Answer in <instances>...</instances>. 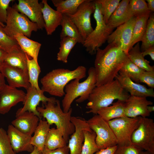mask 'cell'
I'll list each match as a JSON object with an SVG mask.
<instances>
[{"mask_svg": "<svg viewBox=\"0 0 154 154\" xmlns=\"http://www.w3.org/2000/svg\"><path fill=\"white\" fill-rule=\"evenodd\" d=\"M130 95L116 79L110 83L96 86L90 95L86 108L87 113L97 114L100 108L109 106L115 100L125 102Z\"/></svg>", "mask_w": 154, "mask_h": 154, "instance_id": "7a4b0ae2", "label": "cell"}, {"mask_svg": "<svg viewBox=\"0 0 154 154\" xmlns=\"http://www.w3.org/2000/svg\"><path fill=\"white\" fill-rule=\"evenodd\" d=\"M30 154H42V153L37 147L34 146L33 151Z\"/></svg>", "mask_w": 154, "mask_h": 154, "instance_id": "816d5d0a", "label": "cell"}, {"mask_svg": "<svg viewBox=\"0 0 154 154\" xmlns=\"http://www.w3.org/2000/svg\"><path fill=\"white\" fill-rule=\"evenodd\" d=\"M7 53L0 48V68L4 62Z\"/></svg>", "mask_w": 154, "mask_h": 154, "instance_id": "c3c4849f", "label": "cell"}, {"mask_svg": "<svg viewBox=\"0 0 154 154\" xmlns=\"http://www.w3.org/2000/svg\"><path fill=\"white\" fill-rule=\"evenodd\" d=\"M88 76L84 81L80 82V80L75 79L71 80L65 86V94L62 101L63 110L67 112L76 98L78 103L88 100L94 89L96 86V78L94 67H90L88 71Z\"/></svg>", "mask_w": 154, "mask_h": 154, "instance_id": "5b68a950", "label": "cell"}, {"mask_svg": "<svg viewBox=\"0 0 154 154\" xmlns=\"http://www.w3.org/2000/svg\"><path fill=\"white\" fill-rule=\"evenodd\" d=\"M139 154H151L150 153L147 151H144L141 150L140 151Z\"/></svg>", "mask_w": 154, "mask_h": 154, "instance_id": "db71d44e", "label": "cell"}, {"mask_svg": "<svg viewBox=\"0 0 154 154\" xmlns=\"http://www.w3.org/2000/svg\"><path fill=\"white\" fill-rule=\"evenodd\" d=\"M117 145L99 150L94 154H114Z\"/></svg>", "mask_w": 154, "mask_h": 154, "instance_id": "bcb514c9", "label": "cell"}, {"mask_svg": "<svg viewBox=\"0 0 154 154\" xmlns=\"http://www.w3.org/2000/svg\"><path fill=\"white\" fill-rule=\"evenodd\" d=\"M60 25L62 26L60 37V39L69 37L75 39L77 43H84L83 39L78 28L66 14H63Z\"/></svg>", "mask_w": 154, "mask_h": 154, "instance_id": "484cf974", "label": "cell"}, {"mask_svg": "<svg viewBox=\"0 0 154 154\" xmlns=\"http://www.w3.org/2000/svg\"><path fill=\"white\" fill-rule=\"evenodd\" d=\"M95 9L94 0H84L73 15H67L75 25L84 40L93 29L91 23L90 16Z\"/></svg>", "mask_w": 154, "mask_h": 154, "instance_id": "8fae6325", "label": "cell"}, {"mask_svg": "<svg viewBox=\"0 0 154 154\" xmlns=\"http://www.w3.org/2000/svg\"><path fill=\"white\" fill-rule=\"evenodd\" d=\"M129 1L122 0L120 1L106 24L109 27L114 29L130 19L128 14Z\"/></svg>", "mask_w": 154, "mask_h": 154, "instance_id": "cb8c5ba5", "label": "cell"}, {"mask_svg": "<svg viewBox=\"0 0 154 154\" xmlns=\"http://www.w3.org/2000/svg\"><path fill=\"white\" fill-rule=\"evenodd\" d=\"M18 4L12 7L19 12L26 16L33 23H36L39 29L44 28L42 9L43 4L38 0H19Z\"/></svg>", "mask_w": 154, "mask_h": 154, "instance_id": "5bb4252c", "label": "cell"}, {"mask_svg": "<svg viewBox=\"0 0 154 154\" xmlns=\"http://www.w3.org/2000/svg\"><path fill=\"white\" fill-rule=\"evenodd\" d=\"M125 102L118 100L116 102L112 103L111 106L100 109L97 111V114L107 121L125 116Z\"/></svg>", "mask_w": 154, "mask_h": 154, "instance_id": "83f0119b", "label": "cell"}, {"mask_svg": "<svg viewBox=\"0 0 154 154\" xmlns=\"http://www.w3.org/2000/svg\"><path fill=\"white\" fill-rule=\"evenodd\" d=\"M40 119L32 112H24L16 117L11 124L20 131L32 136L37 127Z\"/></svg>", "mask_w": 154, "mask_h": 154, "instance_id": "44dd1931", "label": "cell"}, {"mask_svg": "<svg viewBox=\"0 0 154 154\" xmlns=\"http://www.w3.org/2000/svg\"><path fill=\"white\" fill-rule=\"evenodd\" d=\"M70 120L74 125L75 130L68 141V145L70 154H81L84 141V131H92L84 119L72 116Z\"/></svg>", "mask_w": 154, "mask_h": 154, "instance_id": "9a60e30c", "label": "cell"}, {"mask_svg": "<svg viewBox=\"0 0 154 154\" xmlns=\"http://www.w3.org/2000/svg\"><path fill=\"white\" fill-rule=\"evenodd\" d=\"M18 45L15 38L7 35L3 30V27L0 24V48L8 53Z\"/></svg>", "mask_w": 154, "mask_h": 154, "instance_id": "ab89813d", "label": "cell"}, {"mask_svg": "<svg viewBox=\"0 0 154 154\" xmlns=\"http://www.w3.org/2000/svg\"><path fill=\"white\" fill-rule=\"evenodd\" d=\"M59 51L57 55V60L66 63L68 55L71 50L77 43L74 39L66 37L60 39Z\"/></svg>", "mask_w": 154, "mask_h": 154, "instance_id": "836d02e7", "label": "cell"}, {"mask_svg": "<svg viewBox=\"0 0 154 154\" xmlns=\"http://www.w3.org/2000/svg\"><path fill=\"white\" fill-rule=\"evenodd\" d=\"M42 9L44 28L48 35H51L58 26L60 25L63 14L53 9L48 4L46 0H42Z\"/></svg>", "mask_w": 154, "mask_h": 154, "instance_id": "7402d4cb", "label": "cell"}, {"mask_svg": "<svg viewBox=\"0 0 154 154\" xmlns=\"http://www.w3.org/2000/svg\"><path fill=\"white\" fill-rule=\"evenodd\" d=\"M147 6L149 11L153 12L154 11V0H147Z\"/></svg>", "mask_w": 154, "mask_h": 154, "instance_id": "681fc988", "label": "cell"}, {"mask_svg": "<svg viewBox=\"0 0 154 154\" xmlns=\"http://www.w3.org/2000/svg\"><path fill=\"white\" fill-rule=\"evenodd\" d=\"M14 37L25 53L29 57L38 61V54L41 44L21 34H17Z\"/></svg>", "mask_w": 154, "mask_h": 154, "instance_id": "d4e9b609", "label": "cell"}, {"mask_svg": "<svg viewBox=\"0 0 154 154\" xmlns=\"http://www.w3.org/2000/svg\"><path fill=\"white\" fill-rule=\"evenodd\" d=\"M26 93L22 90L6 84L0 92V114L7 113L18 103L23 102Z\"/></svg>", "mask_w": 154, "mask_h": 154, "instance_id": "e0dca14e", "label": "cell"}, {"mask_svg": "<svg viewBox=\"0 0 154 154\" xmlns=\"http://www.w3.org/2000/svg\"><path fill=\"white\" fill-rule=\"evenodd\" d=\"M149 11L145 0H130L128 8V14L130 19L143 14Z\"/></svg>", "mask_w": 154, "mask_h": 154, "instance_id": "f35d334b", "label": "cell"}, {"mask_svg": "<svg viewBox=\"0 0 154 154\" xmlns=\"http://www.w3.org/2000/svg\"><path fill=\"white\" fill-rule=\"evenodd\" d=\"M151 12L149 11L136 17L130 50L136 43L141 41L146 30L147 21Z\"/></svg>", "mask_w": 154, "mask_h": 154, "instance_id": "f1b7e54d", "label": "cell"}, {"mask_svg": "<svg viewBox=\"0 0 154 154\" xmlns=\"http://www.w3.org/2000/svg\"><path fill=\"white\" fill-rule=\"evenodd\" d=\"M0 154H16L12 147L7 132L0 128Z\"/></svg>", "mask_w": 154, "mask_h": 154, "instance_id": "60d3db41", "label": "cell"}, {"mask_svg": "<svg viewBox=\"0 0 154 154\" xmlns=\"http://www.w3.org/2000/svg\"><path fill=\"white\" fill-rule=\"evenodd\" d=\"M115 79L117 80L123 89L131 96L154 97L153 88H147L145 86L133 82L125 73L119 71Z\"/></svg>", "mask_w": 154, "mask_h": 154, "instance_id": "d6986e66", "label": "cell"}, {"mask_svg": "<svg viewBox=\"0 0 154 154\" xmlns=\"http://www.w3.org/2000/svg\"><path fill=\"white\" fill-rule=\"evenodd\" d=\"M144 70L139 67L129 58L119 71L126 74L133 82L139 83V79Z\"/></svg>", "mask_w": 154, "mask_h": 154, "instance_id": "74e56055", "label": "cell"}, {"mask_svg": "<svg viewBox=\"0 0 154 154\" xmlns=\"http://www.w3.org/2000/svg\"><path fill=\"white\" fill-rule=\"evenodd\" d=\"M27 66L29 82L31 86L38 90H40L41 89L39 86L38 80L41 70L38 61L33 58L31 59L28 56Z\"/></svg>", "mask_w": 154, "mask_h": 154, "instance_id": "e575fe53", "label": "cell"}, {"mask_svg": "<svg viewBox=\"0 0 154 154\" xmlns=\"http://www.w3.org/2000/svg\"><path fill=\"white\" fill-rule=\"evenodd\" d=\"M140 117L124 116L108 121L116 139L117 145L124 146L132 144L131 136L138 126Z\"/></svg>", "mask_w": 154, "mask_h": 154, "instance_id": "30bf717a", "label": "cell"}, {"mask_svg": "<svg viewBox=\"0 0 154 154\" xmlns=\"http://www.w3.org/2000/svg\"><path fill=\"white\" fill-rule=\"evenodd\" d=\"M100 4V11L106 24L118 6L120 0H96Z\"/></svg>", "mask_w": 154, "mask_h": 154, "instance_id": "8d00e7d4", "label": "cell"}, {"mask_svg": "<svg viewBox=\"0 0 154 154\" xmlns=\"http://www.w3.org/2000/svg\"><path fill=\"white\" fill-rule=\"evenodd\" d=\"M136 19L134 17L117 27L109 36L107 41L119 47L126 54L130 50L133 31Z\"/></svg>", "mask_w": 154, "mask_h": 154, "instance_id": "7c38bea8", "label": "cell"}, {"mask_svg": "<svg viewBox=\"0 0 154 154\" xmlns=\"http://www.w3.org/2000/svg\"><path fill=\"white\" fill-rule=\"evenodd\" d=\"M6 85L5 77L0 72V92L2 90Z\"/></svg>", "mask_w": 154, "mask_h": 154, "instance_id": "f907efd6", "label": "cell"}, {"mask_svg": "<svg viewBox=\"0 0 154 154\" xmlns=\"http://www.w3.org/2000/svg\"><path fill=\"white\" fill-rule=\"evenodd\" d=\"M153 104L146 97L130 96L125 102V116L131 118L147 117L150 115L147 107Z\"/></svg>", "mask_w": 154, "mask_h": 154, "instance_id": "ac0fdd59", "label": "cell"}, {"mask_svg": "<svg viewBox=\"0 0 154 154\" xmlns=\"http://www.w3.org/2000/svg\"><path fill=\"white\" fill-rule=\"evenodd\" d=\"M87 122L96 134L95 142L99 150L117 145L116 139L108 121L97 114Z\"/></svg>", "mask_w": 154, "mask_h": 154, "instance_id": "9c48e42d", "label": "cell"}, {"mask_svg": "<svg viewBox=\"0 0 154 154\" xmlns=\"http://www.w3.org/2000/svg\"><path fill=\"white\" fill-rule=\"evenodd\" d=\"M62 133L54 127L50 128L45 141L44 148L52 150L62 148L67 145Z\"/></svg>", "mask_w": 154, "mask_h": 154, "instance_id": "4dcf8cb0", "label": "cell"}, {"mask_svg": "<svg viewBox=\"0 0 154 154\" xmlns=\"http://www.w3.org/2000/svg\"><path fill=\"white\" fill-rule=\"evenodd\" d=\"M128 59L127 54L114 44H108L104 49L98 48L94 67L96 78V86L113 81Z\"/></svg>", "mask_w": 154, "mask_h": 154, "instance_id": "6da1fadb", "label": "cell"}, {"mask_svg": "<svg viewBox=\"0 0 154 154\" xmlns=\"http://www.w3.org/2000/svg\"><path fill=\"white\" fill-rule=\"evenodd\" d=\"M139 83L143 82L146 84L151 88H154V70L145 71L140 75L139 79Z\"/></svg>", "mask_w": 154, "mask_h": 154, "instance_id": "b9f144b4", "label": "cell"}, {"mask_svg": "<svg viewBox=\"0 0 154 154\" xmlns=\"http://www.w3.org/2000/svg\"><path fill=\"white\" fill-rule=\"evenodd\" d=\"M0 72L6 78L9 85L17 88L22 87L26 90L30 86L28 72L4 62L0 68Z\"/></svg>", "mask_w": 154, "mask_h": 154, "instance_id": "2e32d148", "label": "cell"}, {"mask_svg": "<svg viewBox=\"0 0 154 154\" xmlns=\"http://www.w3.org/2000/svg\"><path fill=\"white\" fill-rule=\"evenodd\" d=\"M141 149L132 144L120 146L117 145V148L114 154H139Z\"/></svg>", "mask_w": 154, "mask_h": 154, "instance_id": "ee69618b", "label": "cell"}, {"mask_svg": "<svg viewBox=\"0 0 154 154\" xmlns=\"http://www.w3.org/2000/svg\"><path fill=\"white\" fill-rule=\"evenodd\" d=\"M1 25V24H0Z\"/></svg>", "mask_w": 154, "mask_h": 154, "instance_id": "11a10c76", "label": "cell"}, {"mask_svg": "<svg viewBox=\"0 0 154 154\" xmlns=\"http://www.w3.org/2000/svg\"><path fill=\"white\" fill-rule=\"evenodd\" d=\"M28 56L18 45L7 53L4 62L11 66L28 72Z\"/></svg>", "mask_w": 154, "mask_h": 154, "instance_id": "603a6c76", "label": "cell"}, {"mask_svg": "<svg viewBox=\"0 0 154 154\" xmlns=\"http://www.w3.org/2000/svg\"><path fill=\"white\" fill-rule=\"evenodd\" d=\"M84 0H52L56 10L62 14L73 15Z\"/></svg>", "mask_w": 154, "mask_h": 154, "instance_id": "1f68e13d", "label": "cell"}, {"mask_svg": "<svg viewBox=\"0 0 154 154\" xmlns=\"http://www.w3.org/2000/svg\"><path fill=\"white\" fill-rule=\"evenodd\" d=\"M128 56L129 59L136 65L145 71L154 70V66L149 64L150 62L145 59L140 50L139 43L138 42L129 51Z\"/></svg>", "mask_w": 154, "mask_h": 154, "instance_id": "f546056e", "label": "cell"}, {"mask_svg": "<svg viewBox=\"0 0 154 154\" xmlns=\"http://www.w3.org/2000/svg\"><path fill=\"white\" fill-rule=\"evenodd\" d=\"M141 52L144 57L145 56L148 55L150 56L152 60H154V46L149 47Z\"/></svg>", "mask_w": 154, "mask_h": 154, "instance_id": "7dc6e473", "label": "cell"}, {"mask_svg": "<svg viewBox=\"0 0 154 154\" xmlns=\"http://www.w3.org/2000/svg\"><path fill=\"white\" fill-rule=\"evenodd\" d=\"M7 18L3 30L10 37L14 38L17 34L30 38L33 31L39 29L37 25L31 22L25 15L9 6L7 10Z\"/></svg>", "mask_w": 154, "mask_h": 154, "instance_id": "52a82bcc", "label": "cell"}, {"mask_svg": "<svg viewBox=\"0 0 154 154\" xmlns=\"http://www.w3.org/2000/svg\"><path fill=\"white\" fill-rule=\"evenodd\" d=\"M140 47L141 52L154 46V14L151 12L147 21L146 30L141 40Z\"/></svg>", "mask_w": 154, "mask_h": 154, "instance_id": "d6a6232c", "label": "cell"}, {"mask_svg": "<svg viewBox=\"0 0 154 154\" xmlns=\"http://www.w3.org/2000/svg\"><path fill=\"white\" fill-rule=\"evenodd\" d=\"M95 9L94 17L96 22L94 29L84 41L83 46L91 55L96 54L97 50L107 41L114 29L109 27L104 22L100 11V4L94 0Z\"/></svg>", "mask_w": 154, "mask_h": 154, "instance_id": "8992f818", "label": "cell"}, {"mask_svg": "<svg viewBox=\"0 0 154 154\" xmlns=\"http://www.w3.org/2000/svg\"><path fill=\"white\" fill-rule=\"evenodd\" d=\"M7 133L12 148L15 153L23 151L31 152L34 146L31 143L32 136L20 131L12 124L8 127Z\"/></svg>", "mask_w": 154, "mask_h": 154, "instance_id": "ffe728a7", "label": "cell"}, {"mask_svg": "<svg viewBox=\"0 0 154 154\" xmlns=\"http://www.w3.org/2000/svg\"><path fill=\"white\" fill-rule=\"evenodd\" d=\"M131 144L154 154V122L148 117L140 116L139 125L131 137Z\"/></svg>", "mask_w": 154, "mask_h": 154, "instance_id": "ba28073f", "label": "cell"}, {"mask_svg": "<svg viewBox=\"0 0 154 154\" xmlns=\"http://www.w3.org/2000/svg\"><path fill=\"white\" fill-rule=\"evenodd\" d=\"M86 70L82 66L72 70L62 68L53 70L41 78V89L51 95L62 97L65 94L64 89L66 86L74 79L81 80L85 77Z\"/></svg>", "mask_w": 154, "mask_h": 154, "instance_id": "3957f363", "label": "cell"}, {"mask_svg": "<svg viewBox=\"0 0 154 154\" xmlns=\"http://www.w3.org/2000/svg\"><path fill=\"white\" fill-rule=\"evenodd\" d=\"M50 125L46 120L40 119L34 135L31 138V144L37 147L42 152L45 147Z\"/></svg>", "mask_w": 154, "mask_h": 154, "instance_id": "4316f807", "label": "cell"}, {"mask_svg": "<svg viewBox=\"0 0 154 154\" xmlns=\"http://www.w3.org/2000/svg\"><path fill=\"white\" fill-rule=\"evenodd\" d=\"M12 0H0V24L4 27L7 18V10Z\"/></svg>", "mask_w": 154, "mask_h": 154, "instance_id": "7bdbcfd3", "label": "cell"}, {"mask_svg": "<svg viewBox=\"0 0 154 154\" xmlns=\"http://www.w3.org/2000/svg\"><path fill=\"white\" fill-rule=\"evenodd\" d=\"M42 107H37V110L41 117L46 119L50 125L54 124L56 128L62 134L67 143L69 136L74 131L75 128L70 119L72 109L71 108L67 112H64L61 107L59 100L55 102L49 101Z\"/></svg>", "mask_w": 154, "mask_h": 154, "instance_id": "277c9868", "label": "cell"}, {"mask_svg": "<svg viewBox=\"0 0 154 154\" xmlns=\"http://www.w3.org/2000/svg\"><path fill=\"white\" fill-rule=\"evenodd\" d=\"M68 146L64 147L50 150L44 148L42 152V154H70Z\"/></svg>", "mask_w": 154, "mask_h": 154, "instance_id": "f6af8a7d", "label": "cell"}, {"mask_svg": "<svg viewBox=\"0 0 154 154\" xmlns=\"http://www.w3.org/2000/svg\"><path fill=\"white\" fill-rule=\"evenodd\" d=\"M84 141L81 154H94L99 149L95 142L96 134L92 131H84Z\"/></svg>", "mask_w": 154, "mask_h": 154, "instance_id": "d590c367", "label": "cell"}, {"mask_svg": "<svg viewBox=\"0 0 154 154\" xmlns=\"http://www.w3.org/2000/svg\"><path fill=\"white\" fill-rule=\"evenodd\" d=\"M147 109L149 112L151 113V112L154 111V106H149L147 107Z\"/></svg>", "mask_w": 154, "mask_h": 154, "instance_id": "f5cc1de1", "label": "cell"}, {"mask_svg": "<svg viewBox=\"0 0 154 154\" xmlns=\"http://www.w3.org/2000/svg\"><path fill=\"white\" fill-rule=\"evenodd\" d=\"M27 90V93L24 101L23 106L19 109L16 114L17 116L24 112H32L37 116L40 119L41 117L37 111V108L40 102L44 104L47 102H55L56 99L54 97L48 98L44 94V92L42 90H38L34 87L30 86Z\"/></svg>", "mask_w": 154, "mask_h": 154, "instance_id": "4fadbf2b", "label": "cell"}]
</instances>
